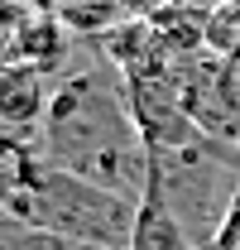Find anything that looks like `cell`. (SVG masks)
Segmentation results:
<instances>
[{"label":"cell","instance_id":"3957f363","mask_svg":"<svg viewBox=\"0 0 240 250\" xmlns=\"http://www.w3.org/2000/svg\"><path fill=\"white\" fill-rule=\"evenodd\" d=\"M149 188L182 221L192 246L211 250L221 236V221L231 212V197L240 188V145L197 130L178 149L149 154Z\"/></svg>","mask_w":240,"mask_h":250},{"label":"cell","instance_id":"7a4b0ae2","mask_svg":"<svg viewBox=\"0 0 240 250\" xmlns=\"http://www.w3.org/2000/svg\"><path fill=\"white\" fill-rule=\"evenodd\" d=\"M135 212H140V202H125L43 159L24 173V183L15 188V197L5 207V217L24 221L34 231H48L72 250H130Z\"/></svg>","mask_w":240,"mask_h":250},{"label":"cell","instance_id":"5b68a950","mask_svg":"<svg viewBox=\"0 0 240 250\" xmlns=\"http://www.w3.org/2000/svg\"><path fill=\"white\" fill-rule=\"evenodd\" d=\"M211 250H240V188H236V197H231V212L221 221V236H216Z\"/></svg>","mask_w":240,"mask_h":250},{"label":"cell","instance_id":"6da1fadb","mask_svg":"<svg viewBox=\"0 0 240 250\" xmlns=\"http://www.w3.org/2000/svg\"><path fill=\"white\" fill-rule=\"evenodd\" d=\"M39 154L43 164L77 173L125 202H144L149 192V145L130 116L125 77L91 39H82V53L53 72Z\"/></svg>","mask_w":240,"mask_h":250},{"label":"cell","instance_id":"277c9868","mask_svg":"<svg viewBox=\"0 0 240 250\" xmlns=\"http://www.w3.org/2000/svg\"><path fill=\"white\" fill-rule=\"evenodd\" d=\"M48 96H53V77L43 67L24 58L0 62V130L39 135L43 116H48Z\"/></svg>","mask_w":240,"mask_h":250},{"label":"cell","instance_id":"8992f818","mask_svg":"<svg viewBox=\"0 0 240 250\" xmlns=\"http://www.w3.org/2000/svg\"><path fill=\"white\" fill-rule=\"evenodd\" d=\"M116 5H120V15H125V20H154V15H159V10H168L173 0H116Z\"/></svg>","mask_w":240,"mask_h":250}]
</instances>
